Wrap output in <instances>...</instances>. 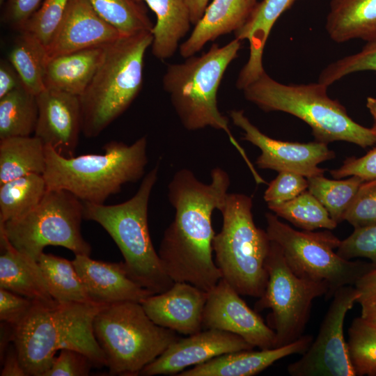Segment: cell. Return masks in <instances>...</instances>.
I'll return each instance as SVG.
<instances>
[{"label": "cell", "instance_id": "obj_1", "mask_svg": "<svg viewBox=\"0 0 376 376\" xmlns=\"http://www.w3.org/2000/svg\"><path fill=\"white\" fill-rule=\"evenodd\" d=\"M211 182L205 184L194 173L182 169L169 184V200L175 210L158 254L164 269L174 282H187L210 291L222 279L212 258L215 233L212 225L214 210L224 207L230 186L228 173L213 169Z\"/></svg>", "mask_w": 376, "mask_h": 376}, {"label": "cell", "instance_id": "obj_2", "mask_svg": "<svg viewBox=\"0 0 376 376\" xmlns=\"http://www.w3.org/2000/svg\"><path fill=\"white\" fill-rule=\"evenodd\" d=\"M96 303L33 301L28 313L12 327L11 341L26 376H43L57 351L73 349L95 367L107 366L93 332V321L104 306Z\"/></svg>", "mask_w": 376, "mask_h": 376}, {"label": "cell", "instance_id": "obj_3", "mask_svg": "<svg viewBox=\"0 0 376 376\" xmlns=\"http://www.w3.org/2000/svg\"><path fill=\"white\" fill-rule=\"evenodd\" d=\"M240 47L241 41L237 38L221 47L213 43L200 56L193 55L182 63L169 64L162 78V86L185 129L196 131L210 127L224 131L257 178L259 174L232 134L228 118L217 105L218 89L224 75L238 56Z\"/></svg>", "mask_w": 376, "mask_h": 376}, {"label": "cell", "instance_id": "obj_4", "mask_svg": "<svg viewBox=\"0 0 376 376\" xmlns=\"http://www.w3.org/2000/svg\"><path fill=\"white\" fill-rule=\"evenodd\" d=\"M104 150L102 154L67 157L45 146L47 189L66 190L84 203L104 204L124 185L143 178L148 163L146 136L131 145L111 141Z\"/></svg>", "mask_w": 376, "mask_h": 376}, {"label": "cell", "instance_id": "obj_5", "mask_svg": "<svg viewBox=\"0 0 376 376\" xmlns=\"http://www.w3.org/2000/svg\"><path fill=\"white\" fill-rule=\"evenodd\" d=\"M151 31L122 36L104 46L102 59L90 84L80 95L82 133L99 136L122 115L140 93L144 58L151 47Z\"/></svg>", "mask_w": 376, "mask_h": 376}, {"label": "cell", "instance_id": "obj_6", "mask_svg": "<svg viewBox=\"0 0 376 376\" xmlns=\"http://www.w3.org/2000/svg\"><path fill=\"white\" fill-rule=\"evenodd\" d=\"M327 89L319 82L283 84L265 71L242 91L248 101L264 111H283L303 120L316 141H346L363 148L376 144V132L352 119L344 106L328 96Z\"/></svg>", "mask_w": 376, "mask_h": 376}, {"label": "cell", "instance_id": "obj_7", "mask_svg": "<svg viewBox=\"0 0 376 376\" xmlns=\"http://www.w3.org/2000/svg\"><path fill=\"white\" fill-rule=\"evenodd\" d=\"M159 166L146 174L136 194L115 205L84 203V219L99 224L119 248L129 276L153 295L169 289L174 281L163 267L148 227V203Z\"/></svg>", "mask_w": 376, "mask_h": 376}, {"label": "cell", "instance_id": "obj_8", "mask_svg": "<svg viewBox=\"0 0 376 376\" xmlns=\"http://www.w3.org/2000/svg\"><path fill=\"white\" fill-rule=\"evenodd\" d=\"M252 205L249 196L228 193L220 211L222 228L214 235L212 247L222 278L240 295L259 298L267 283L265 261L271 241L267 232L256 226Z\"/></svg>", "mask_w": 376, "mask_h": 376}, {"label": "cell", "instance_id": "obj_9", "mask_svg": "<svg viewBox=\"0 0 376 376\" xmlns=\"http://www.w3.org/2000/svg\"><path fill=\"white\" fill-rule=\"evenodd\" d=\"M93 332L111 375H140L180 339L175 331L155 324L135 301L105 305L94 318Z\"/></svg>", "mask_w": 376, "mask_h": 376}, {"label": "cell", "instance_id": "obj_10", "mask_svg": "<svg viewBox=\"0 0 376 376\" xmlns=\"http://www.w3.org/2000/svg\"><path fill=\"white\" fill-rule=\"evenodd\" d=\"M84 213V202L74 194L47 189L36 207L19 218L0 221V230L17 250L36 262L47 246L90 256L91 246L81 230Z\"/></svg>", "mask_w": 376, "mask_h": 376}, {"label": "cell", "instance_id": "obj_11", "mask_svg": "<svg viewBox=\"0 0 376 376\" xmlns=\"http://www.w3.org/2000/svg\"><path fill=\"white\" fill-rule=\"evenodd\" d=\"M265 219L268 237L280 246L291 270L301 278L325 282L329 286L327 299L338 289L354 285L376 267L371 262L351 261L340 257L334 249L341 240L329 230H297L269 212L266 213Z\"/></svg>", "mask_w": 376, "mask_h": 376}, {"label": "cell", "instance_id": "obj_12", "mask_svg": "<svg viewBox=\"0 0 376 376\" xmlns=\"http://www.w3.org/2000/svg\"><path fill=\"white\" fill-rule=\"evenodd\" d=\"M268 280L255 311L271 309L267 324L275 332L274 347L301 337L309 319L313 300L329 293L325 282L297 276L290 268L280 246L271 241L265 261Z\"/></svg>", "mask_w": 376, "mask_h": 376}, {"label": "cell", "instance_id": "obj_13", "mask_svg": "<svg viewBox=\"0 0 376 376\" xmlns=\"http://www.w3.org/2000/svg\"><path fill=\"white\" fill-rule=\"evenodd\" d=\"M323 318L316 338L301 357L288 366L292 376H355L347 343L344 337V322L347 312L359 298L354 285L338 289Z\"/></svg>", "mask_w": 376, "mask_h": 376}, {"label": "cell", "instance_id": "obj_14", "mask_svg": "<svg viewBox=\"0 0 376 376\" xmlns=\"http://www.w3.org/2000/svg\"><path fill=\"white\" fill-rule=\"evenodd\" d=\"M229 116L233 124L244 132L242 139L260 150L256 161L260 169L291 171L308 178L323 175L325 169L318 164L336 157L324 143L283 141L268 136L251 123L243 110H230Z\"/></svg>", "mask_w": 376, "mask_h": 376}, {"label": "cell", "instance_id": "obj_15", "mask_svg": "<svg viewBox=\"0 0 376 376\" xmlns=\"http://www.w3.org/2000/svg\"><path fill=\"white\" fill-rule=\"evenodd\" d=\"M203 327L237 334L260 350L274 347V331L223 278L207 292Z\"/></svg>", "mask_w": 376, "mask_h": 376}, {"label": "cell", "instance_id": "obj_16", "mask_svg": "<svg viewBox=\"0 0 376 376\" xmlns=\"http://www.w3.org/2000/svg\"><path fill=\"white\" fill-rule=\"evenodd\" d=\"M241 336L216 329H205L180 338L147 365L141 375H178L191 366L203 363L220 355L253 350Z\"/></svg>", "mask_w": 376, "mask_h": 376}, {"label": "cell", "instance_id": "obj_17", "mask_svg": "<svg viewBox=\"0 0 376 376\" xmlns=\"http://www.w3.org/2000/svg\"><path fill=\"white\" fill-rule=\"evenodd\" d=\"M36 99L38 116L34 136L60 155L73 157L82 133L79 96L45 88Z\"/></svg>", "mask_w": 376, "mask_h": 376}, {"label": "cell", "instance_id": "obj_18", "mask_svg": "<svg viewBox=\"0 0 376 376\" xmlns=\"http://www.w3.org/2000/svg\"><path fill=\"white\" fill-rule=\"evenodd\" d=\"M120 36L117 29L97 13L88 0H70L63 17L47 47V59L105 46Z\"/></svg>", "mask_w": 376, "mask_h": 376}, {"label": "cell", "instance_id": "obj_19", "mask_svg": "<svg viewBox=\"0 0 376 376\" xmlns=\"http://www.w3.org/2000/svg\"><path fill=\"white\" fill-rule=\"evenodd\" d=\"M207 292L187 282H174L167 290L152 295L141 304L157 325L184 335L203 328V316Z\"/></svg>", "mask_w": 376, "mask_h": 376}, {"label": "cell", "instance_id": "obj_20", "mask_svg": "<svg viewBox=\"0 0 376 376\" xmlns=\"http://www.w3.org/2000/svg\"><path fill=\"white\" fill-rule=\"evenodd\" d=\"M72 261L94 303L104 305L122 301L141 303L153 295L129 276L123 262H104L84 255H75Z\"/></svg>", "mask_w": 376, "mask_h": 376}, {"label": "cell", "instance_id": "obj_21", "mask_svg": "<svg viewBox=\"0 0 376 376\" xmlns=\"http://www.w3.org/2000/svg\"><path fill=\"white\" fill-rule=\"evenodd\" d=\"M313 340L312 336L303 335L297 340L281 347L224 354L185 370L177 376L255 375L283 358L295 354H304Z\"/></svg>", "mask_w": 376, "mask_h": 376}, {"label": "cell", "instance_id": "obj_22", "mask_svg": "<svg viewBox=\"0 0 376 376\" xmlns=\"http://www.w3.org/2000/svg\"><path fill=\"white\" fill-rule=\"evenodd\" d=\"M297 0H263L251 9L245 23L235 32V38L249 42V56L242 68L236 86L243 89L264 72L263 54L271 30L279 17Z\"/></svg>", "mask_w": 376, "mask_h": 376}, {"label": "cell", "instance_id": "obj_23", "mask_svg": "<svg viewBox=\"0 0 376 376\" xmlns=\"http://www.w3.org/2000/svg\"><path fill=\"white\" fill-rule=\"evenodd\" d=\"M250 12L247 0H213L188 38L180 45V55L185 58L195 55L208 42L235 33L245 23Z\"/></svg>", "mask_w": 376, "mask_h": 376}, {"label": "cell", "instance_id": "obj_24", "mask_svg": "<svg viewBox=\"0 0 376 376\" xmlns=\"http://www.w3.org/2000/svg\"><path fill=\"white\" fill-rule=\"evenodd\" d=\"M0 288L32 301H55L36 261L17 250L0 230Z\"/></svg>", "mask_w": 376, "mask_h": 376}, {"label": "cell", "instance_id": "obj_25", "mask_svg": "<svg viewBox=\"0 0 376 376\" xmlns=\"http://www.w3.org/2000/svg\"><path fill=\"white\" fill-rule=\"evenodd\" d=\"M104 46L88 48L48 58L45 88L81 95L93 77L104 55Z\"/></svg>", "mask_w": 376, "mask_h": 376}, {"label": "cell", "instance_id": "obj_26", "mask_svg": "<svg viewBox=\"0 0 376 376\" xmlns=\"http://www.w3.org/2000/svg\"><path fill=\"white\" fill-rule=\"evenodd\" d=\"M326 29L338 43L352 39L376 41V0H331Z\"/></svg>", "mask_w": 376, "mask_h": 376}, {"label": "cell", "instance_id": "obj_27", "mask_svg": "<svg viewBox=\"0 0 376 376\" xmlns=\"http://www.w3.org/2000/svg\"><path fill=\"white\" fill-rule=\"evenodd\" d=\"M137 1L145 2L156 15L157 21L151 31L152 54L162 61L171 57L191 24L185 1Z\"/></svg>", "mask_w": 376, "mask_h": 376}, {"label": "cell", "instance_id": "obj_28", "mask_svg": "<svg viewBox=\"0 0 376 376\" xmlns=\"http://www.w3.org/2000/svg\"><path fill=\"white\" fill-rule=\"evenodd\" d=\"M45 169V146L38 137L13 136L0 140V185L29 174L43 175Z\"/></svg>", "mask_w": 376, "mask_h": 376}, {"label": "cell", "instance_id": "obj_29", "mask_svg": "<svg viewBox=\"0 0 376 376\" xmlns=\"http://www.w3.org/2000/svg\"><path fill=\"white\" fill-rule=\"evenodd\" d=\"M52 297L59 303H94L72 261L42 253L37 261Z\"/></svg>", "mask_w": 376, "mask_h": 376}, {"label": "cell", "instance_id": "obj_30", "mask_svg": "<svg viewBox=\"0 0 376 376\" xmlns=\"http://www.w3.org/2000/svg\"><path fill=\"white\" fill-rule=\"evenodd\" d=\"M19 33L9 52L8 61L18 73L24 88L37 95L45 89L47 48L32 35Z\"/></svg>", "mask_w": 376, "mask_h": 376}, {"label": "cell", "instance_id": "obj_31", "mask_svg": "<svg viewBox=\"0 0 376 376\" xmlns=\"http://www.w3.org/2000/svg\"><path fill=\"white\" fill-rule=\"evenodd\" d=\"M47 190L43 175H26L0 185V221L6 223L32 210Z\"/></svg>", "mask_w": 376, "mask_h": 376}, {"label": "cell", "instance_id": "obj_32", "mask_svg": "<svg viewBox=\"0 0 376 376\" xmlns=\"http://www.w3.org/2000/svg\"><path fill=\"white\" fill-rule=\"evenodd\" d=\"M38 116L36 95L24 87L0 98V140L34 133Z\"/></svg>", "mask_w": 376, "mask_h": 376}, {"label": "cell", "instance_id": "obj_33", "mask_svg": "<svg viewBox=\"0 0 376 376\" xmlns=\"http://www.w3.org/2000/svg\"><path fill=\"white\" fill-rule=\"evenodd\" d=\"M267 206L277 217L304 230H333L338 225L326 208L308 190L289 201L267 204Z\"/></svg>", "mask_w": 376, "mask_h": 376}, {"label": "cell", "instance_id": "obj_34", "mask_svg": "<svg viewBox=\"0 0 376 376\" xmlns=\"http://www.w3.org/2000/svg\"><path fill=\"white\" fill-rule=\"evenodd\" d=\"M308 191L326 208L338 224L344 216L364 180L355 175L345 180H330L321 175L307 178Z\"/></svg>", "mask_w": 376, "mask_h": 376}, {"label": "cell", "instance_id": "obj_35", "mask_svg": "<svg viewBox=\"0 0 376 376\" xmlns=\"http://www.w3.org/2000/svg\"><path fill=\"white\" fill-rule=\"evenodd\" d=\"M97 13L122 36L151 31L154 25L143 2L137 0H88Z\"/></svg>", "mask_w": 376, "mask_h": 376}, {"label": "cell", "instance_id": "obj_36", "mask_svg": "<svg viewBox=\"0 0 376 376\" xmlns=\"http://www.w3.org/2000/svg\"><path fill=\"white\" fill-rule=\"evenodd\" d=\"M347 343L356 375L376 376V327L361 316L354 318Z\"/></svg>", "mask_w": 376, "mask_h": 376}, {"label": "cell", "instance_id": "obj_37", "mask_svg": "<svg viewBox=\"0 0 376 376\" xmlns=\"http://www.w3.org/2000/svg\"><path fill=\"white\" fill-rule=\"evenodd\" d=\"M70 0H43L19 31L26 32L47 48L52 41Z\"/></svg>", "mask_w": 376, "mask_h": 376}, {"label": "cell", "instance_id": "obj_38", "mask_svg": "<svg viewBox=\"0 0 376 376\" xmlns=\"http://www.w3.org/2000/svg\"><path fill=\"white\" fill-rule=\"evenodd\" d=\"M366 70L376 72V41L367 42L358 53L329 64L320 73L318 82L328 87L349 74Z\"/></svg>", "mask_w": 376, "mask_h": 376}, {"label": "cell", "instance_id": "obj_39", "mask_svg": "<svg viewBox=\"0 0 376 376\" xmlns=\"http://www.w3.org/2000/svg\"><path fill=\"white\" fill-rule=\"evenodd\" d=\"M354 228L376 224V180L364 181L344 216Z\"/></svg>", "mask_w": 376, "mask_h": 376}, {"label": "cell", "instance_id": "obj_40", "mask_svg": "<svg viewBox=\"0 0 376 376\" xmlns=\"http://www.w3.org/2000/svg\"><path fill=\"white\" fill-rule=\"evenodd\" d=\"M336 253L347 260L368 258L376 265V224L354 228L350 236L340 241Z\"/></svg>", "mask_w": 376, "mask_h": 376}, {"label": "cell", "instance_id": "obj_41", "mask_svg": "<svg viewBox=\"0 0 376 376\" xmlns=\"http://www.w3.org/2000/svg\"><path fill=\"white\" fill-rule=\"evenodd\" d=\"M308 179L291 171H281L271 181L264 193L267 204H279L289 201L308 190Z\"/></svg>", "mask_w": 376, "mask_h": 376}, {"label": "cell", "instance_id": "obj_42", "mask_svg": "<svg viewBox=\"0 0 376 376\" xmlns=\"http://www.w3.org/2000/svg\"><path fill=\"white\" fill-rule=\"evenodd\" d=\"M94 365L84 354L73 349H62L43 376H87Z\"/></svg>", "mask_w": 376, "mask_h": 376}, {"label": "cell", "instance_id": "obj_43", "mask_svg": "<svg viewBox=\"0 0 376 376\" xmlns=\"http://www.w3.org/2000/svg\"><path fill=\"white\" fill-rule=\"evenodd\" d=\"M330 174L335 179L355 175L364 181L376 180V146L361 157L346 158L341 166L331 170Z\"/></svg>", "mask_w": 376, "mask_h": 376}, {"label": "cell", "instance_id": "obj_44", "mask_svg": "<svg viewBox=\"0 0 376 376\" xmlns=\"http://www.w3.org/2000/svg\"><path fill=\"white\" fill-rule=\"evenodd\" d=\"M33 301L0 288V320L1 322L15 326L26 316L33 305Z\"/></svg>", "mask_w": 376, "mask_h": 376}, {"label": "cell", "instance_id": "obj_45", "mask_svg": "<svg viewBox=\"0 0 376 376\" xmlns=\"http://www.w3.org/2000/svg\"><path fill=\"white\" fill-rule=\"evenodd\" d=\"M43 0H0L3 4L2 20L20 31L27 20L38 9Z\"/></svg>", "mask_w": 376, "mask_h": 376}, {"label": "cell", "instance_id": "obj_46", "mask_svg": "<svg viewBox=\"0 0 376 376\" xmlns=\"http://www.w3.org/2000/svg\"><path fill=\"white\" fill-rule=\"evenodd\" d=\"M24 87L22 80L9 61L0 62V98L19 88Z\"/></svg>", "mask_w": 376, "mask_h": 376}, {"label": "cell", "instance_id": "obj_47", "mask_svg": "<svg viewBox=\"0 0 376 376\" xmlns=\"http://www.w3.org/2000/svg\"><path fill=\"white\" fill-rule=\"evenodd\" d=\"M354 287L359 293L357 303L376 301V267L363 276Z\"/></svg>", "mask_w": 376, "mask_h": 376}, {"label": "cell", "instance_id": "obj_48", "mask_svg": "<svg viewBox=\"0 0 376 376\" xmlns=\"http://www.w3.org/2000/svg\"><path fill=\"white\" fill-rule=\"evenodd\" d=\"M2 359L1 376H26L13 343L8 346Z\"/></svg>", "mask_w": 376, "mask_h": 376}, {"label": "cell", "instance_id": "obj_49", "mask_svg": "<svg viewBox=\"0 0 376 376\" xmlns=\"http://www.w3.org/2000/svg\"><path fill=\"white\" fill-rule=\"evenodd\" d=\"M189 10L190 20L194 26L203 16L210 0H185Z\"/></svg>", "mask_w": 376, "mask_h": 376}, {"label": "cell", "instance_id": "obj_50", "mask_svg": "<svg viewBox=\"0 0 376 376\" xmlns=\"http://www.w3.org/2000/svg\"><path fill=\"white\" fill-rule=\"evenodd\" d=\"M361 307V317L376 327V301L359 304Z\"/></svg>", "mask_w": 376, "mask_h": 376}, {"label": "cell", "instance_id": "obj_51", "mask_svg": "<svg viewBox=\"0 0 376 376\" xmlns=\"http://www.w3.org/2000/svg\"><path fill=\"white\" fill-rule=\"evenodd\" d=\"M366 107L374 120V123L372 128L376 132V98L373 97H367Z\"/></svg>", "mask_w": 376, "mask_h": 376}, {"label": "cell", "instance_id": "obj_52", "mask_svg": "<svg viewBox=\"0 0 376 376\" xmlns=\"http://www.w3.org/2000/svg\"><path fill=\"white\" fill-rule=\"evenodd\" d=\"M247 2L251 10L257 3L256 0H247Z\"/></svg>", "mask_w": 376, "mask_h": 376}]
</instances>
